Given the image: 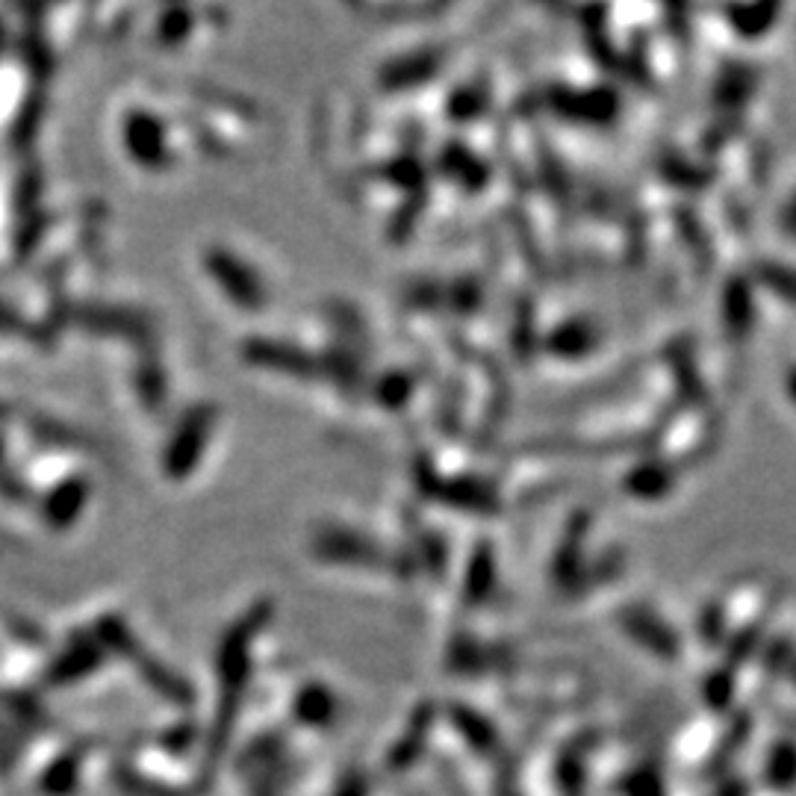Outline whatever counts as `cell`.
<instances>
[{"instance_id":"1","label":"cell","mask_w":796,"mask_h":796,"mask_svg":"<svg viewBox=\"0 0 796 796\" xmlns=\"http://www.w3.org/2000/svg\"><path fill=\"white\" fill-rule=\"evenodd\" d=\"M628 631L635 635V640L640 637V643H647L652 652H661V655H673L676 652V640H673V631H670L664 623L647 617L643 611H637L628 617Z\"/></svg>"},{"instance_id":"2","label":"cell","mask_w":796,"mask_h":796,"mask_svg":"<svg viewBox=\"0 0 796 796\" xmlns=\"http://www.w3.org/2000/svg\"><path fill=\"white\" fill-rule=\"evenodd\" d=\"M455 723H458L463 740L472 744L475 749H490L496 744V732H493V728H490L478 714H463V711H458V714H455Z\"/></svg>"},{"instance_id":"3","label":"cell","mask_w":796,"mask_h":796,"mask_svg":"<svg viewBox=\"0 0 796 796\" xmlns=\"http://www.w3.org/2000/svg\"><path fill=\"white\" fill-rule=\"evenodd\" d=\"M767 773H770V785L773 787L791 785L796 776V752H776Z\"/></svg>"}]
</instances>
